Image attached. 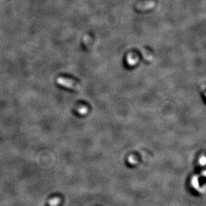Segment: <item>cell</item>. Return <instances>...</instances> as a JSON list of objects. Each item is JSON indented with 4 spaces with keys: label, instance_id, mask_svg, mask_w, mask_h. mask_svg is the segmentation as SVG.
<instances>
[{
    "label": "cell",
    "instance_id": "1",
    "mask_svg": "<svg viewBox=\"0 0 206 206\" xmlns=\"http://www.w3.org/2000/svg\"><path fill=\"white\" fill-rule=\"evenodd\" d=\"M57 82L59 85L64 86V87L73 89L75 90H79L81 89V86L79 83L72 79L65 78H58L57 79Z\"/></svg>",
    "mask_w": 206,
    "mask_h": 206
},
{
    "label": "cell",
    "instance_id": "5",
    "mask_svg": "<svg viewBox=\"0 0 206 206\" xmlns=\"http://www.w3.org/2000/svg\"><path fill=\"white\" fill-rule=\"evenodd\" d=\"M60 202V199L59 198H55L50 201V206H56L59 204Z\"/></svg>",
    "mask_w": 206,
    "mask_h": 206
},
{
    "label": "cell",
    "instance_id": "2",
    "mask_svg": "<svg viewBox=\"0 0 206 206\" xmlns=\"http://www.w3.org/2000/svg\"><path fill=\"white\" fill-rule=\"evenodd\" d=\"M156 6V2L154 0H146L137 4L135 8L139 11H146L153 8Z\"/></svg>",
    "mask_w": 206,
    "mask_h": 206
},
{
    "label": "cell",
    "instance_id": "3",
    "mask_svg": "<svg viewBox=\"0 0 206 206\" xmlns=\"http://www.w3.org/2000/svg\"><path fill=\"white\" fill-rule=\"evenodd\" d=\"M126 61L128 65L130 66H134L139 62V57L135 53H129L127 57H126Z\"/></svg>",
    "mask_w": 206,
    "mask_h": 206
},
{
    "label": "cell",
    "instance_id": "6",
    "mask_svg": "<svg viewBox=\"0 0 206 206\" xmlns=\"http://www.w3.org/2000/svg\"><path fill=\"white\" fill-rule=\"evenodd\" d=\"M78 111L79 113H80L81 114H85L86 113L85 111H87V108H86L85 107H81L80 109H79Z\"/></svg>",
    "mask_w": 206,
    "mask_h": 206
},
{
    "label": "cell",
    "instance_id": "4",
    "mask_svg": "<svg viewBox=\"0 0 206 206\" xmlns=\"http://www.w3.org/2000/svg\"><path fill=\"white\" fill-rule=\"evenodd\" d=\"M142 53H143V55H144V57L145 58V60L150 61L152 60V58H153V56H152L150 53H149L148 51L146 50H142Z\"/></svg>",
    "mask_w": 206,
    "mask_h": 206
}]
</instances>
